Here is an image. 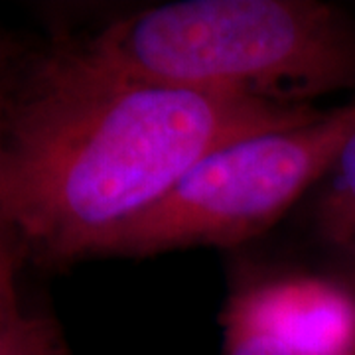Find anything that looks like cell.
Listing matches in <instances>:
<instances>
[{
    "instance_id": "7a4b0ae2",
    "label": "cell",
    "mask_w": 355,
    "mask_h": 355,
    "mask_svg": "<svg viewBox=\"0 0 355 355\" xmlns=\"http://www.w3.org/2000/svg\"><path fill=\"white\" fill-rule=\"evenodd\" d=\"M87 34L128 76L282 105L355 83V36L316 0H178Z\"/></svg>"
},
{
    "instance_id": "ba28073f",
    "label": "cell",
    "mask_w": 355,
    "mask_h": 355,
    "mask_svg": "<svg viewBox=\"0 0 355 355\" xmlns=\"http://www.w3.org/2000/svg\"><path fill=\"white\" fill-rule=\"evenodd\" d=\"M26 312L22 306H16L4 330L0 334V355H24L22 334H24Z\"/></svg>"
},
{
    "instance_id": "9c48e42d",
    "label": "cell",
    "mask_w": 355,
    "mask_h": 355,
    "mask_svg": "<svg viewBox=\"0 0 355 355\" xmlns=\"http://www.w3.org/2000/svg\"><path fill=\"white\" fill-rule=\"evenodd\" d=\"M300 355H355V343L338 349H306L300 352Z\"/></svg>"
},
{
    "instance_id": "8992f818",
    "label": "cell",
    "mask_w": 355,
    "mask_h": 355,
    "mask_svg": "<svg viewBox=\"0 0 355 355\" xmlns=\"http://www.w3.org/2000/svg\"><path fill=\"white\" fill-rule=\"evenodd\" d=\"M22 345L24 355H73L62 330L48 316L26 314Z\"/></svg>"
},
{
    "instance_id": "277c9868",
    "label": "cell",
    "mask_w": 355,
    "mask_h": 355,
    "mask_svg": "<svg viewBox=\"0 0 355 355\" xmlns=\"http://www.w3.org/2000/svg\"><path fill=\"white\" fill-rule=\"evenodd\" d=\"M223 355H300L296 275L259 280L231 296L223 314Z\"/></svg>"
},
{
    "instance_id": "3957f363",
    "label": "cell",
    "mask_w": 355,
    "mask_h": 355,
    "mask_svg": "<svg viewBox=\"0 0 355 355\" xmlns=\"http://www.w3.org/2000/svg\"><path fill=\"white\" fill-rule=\"evenodd\" d=\"M354 132L355 105H349L221 144L116 229L99 259L253 239L316 188Z\"/></svg>"
},
{
    "instance_id": "5b68a950",
    "label": "cell",
    "mask_w": 355,
    "mask_h": 355,
    "mask_svg": "<svg viewBox=\"0 0 355 355\" xmlns=\"http://www.w3.org/2000/svg\"><path fill=\"white\" fill-rule=\"evenodd\" d=\"M312 209L320 245L355 280V132L345 142Z\"/></svg>"
},
{
    "instance_id": "52a82bcc",
    "label": "cell",
    "mask_w": 355,
    "mask_h": 355,
    "mask_svg": "<svg viewBox=\"0 0 355 355\" xmlns=\"http://www.w3.org/2000/svg\"><path fill=\"white\" fill-rule=\"evenodd\" d=\"M16 275H18L16 266L4 254H0V334L4 330L14 308L20 304L16 291Z\"/></svg>"
},
{
    "instance_id": "6da1fadb",
    "label": "cell",
    "mask_w": 355,
    "mask_h": 355,
    "mask_svg": "<svg viewBox=\"0 0 355 355\" xmlns=\"http://www.w3.org/2000/svg\"><path fill=\"white\" fill-rule=\"evenodd\" d=\"M318 113L142 81L85 32L0 28V254L16 270L99 259L202 156Z\"/></svg>"
}]
</instances>
